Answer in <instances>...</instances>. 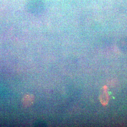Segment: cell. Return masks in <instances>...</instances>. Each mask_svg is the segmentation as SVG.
<instances>
[{
	"mask_svg": "<svg viewBox=\"0 0 127 127\" xmlns=\"http://www.w3.org/2000/svg\"><path fill=\"white\" fill-rule=\"evenodd\" d=\"M107 94L106 92L104 91V93H102L101 95V101H102L101 102L103 103L104 101V99L106 100V101L107 102Z\"/></svg>",
	"mask_w": 127,
	"mask_h": 127,
	"instance_id": "obj_1",
	"label": "cell"
}]
</instances>
